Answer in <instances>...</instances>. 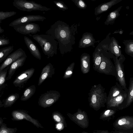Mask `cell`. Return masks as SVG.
Segmentation results:
<instances>
[{
	"instance_id": "obj_1",
	"label": "cell",
	"mask_w": 133,
	"mask_h": 133,
	"mask_svg": "<svg viewBox=\"0 0 133 133\" xmlns=\"http://www.w3.org/2000/svg\"><path fill=\"white\" fill-rule=\"evenodd\" d=\"M77 25L73 24L70 26L66 23L58 20L51 25L45 32V34L51 36L57 40L61 53L63 54L70 52L75 44Z\"/></svg>"
},
{
	"instance_id": "obj_2",
	"label": "cell",
	"mask_w": 133,
	"mask_h": 133,
	"mask_svg": "<svg viewBox=\"0 0 133 133\" xmlns=\"http://www.w3.org/2000/svg\"><path fill=\"white\" fill-rule=\"evenodd\" d=\"M31 36L38 43L44 54L48 58L57 54L58 43L51 36L46 34Z\"/></svg>"
},
{
	"instance_id": "obj_3",
	"label": "cell",
	"mask_w": 133,
	"mask_h": 133,
	"mask_svg": "<svg viewBox=\"0 0 133 133\" xmlns=\"http://www.w3.org/2000/svg\"><path fill=\"white\" fill-rule=\"evenodd\" d=\"M88 94L89 105L94 108L101 107L106 103L107 94L105 88L100 84L92 86Z\"/></svg>"
},
{
	"instance_id": "obj_4",
	"label": "cell",
	"mask_w": 133,
	"mask_h": 133,
	"mask_svg": "<svg viewBox=\"0 0 133 133\" xmlns=\"http://www.w3.org/2000/svg\"><path fill=\"white\" fill-rule=\"evenodd\" d=\"M13 5L20 10L30 12L33 11H47L51 10L41 4L32 1L26 0H14L12 3Z\"/></svg>"
},
{
	"instance_id": "obj_5",
	"label": "cell",
	"mask_w": 133,
	"mask_h": 133,
	"mask_svg": "<svg viewBox=\"0 0 133 133\" xmlns=\"http://www.w3.org/2000/svg\"><path fill=\"white\" fill-rule=\"evenodd\" d=\"M113 59L116 69L117 82L125 91H128V89L127 87L123 65L125 58L123 55L121 54L119 58L114 56Z\"/></svg>"
},
{
	"instance_id": "obj_6",
	"label": "cell",
	"mask_w": 133,
	"mask_h": 133,
	"mask_svg": "<svg viewBox=\"0 0 133 133\" xmlns=\"http://www.w3.org/2000/svg\"><path fill=\"white\" fill-rule=\"evenodd\" d=\"M102 57V61L97 70L100 73L106 75H111L117 77L115 67L110 59L113 58L114 55L110 56L109 54L101 51Z\"/></svg>"
},
{
	"instance_id": "obj_7",
	"label": "cell",
	"mask_w": 133,
	"mask_h": 133,
	"mask_svg": "<svg viewBox=\"0 0 133 133\" xmlns=\"http://www.w3.org/2000/svg\"><path fill=\"white\" fill-rule=\"evenodd\" d=\"M13 28L16 32L23 35L34 34L40 31L38 24L31 22L21 24L14 26Z\"/></svg>"
},
{
	"instance_id": "obj_8",
	"label": "cell",
	"mask_w": 133,
	"mask_h": 133,
	"mask_svg": "<svg viewBox=\"0 0 133 133\" xmlns=\"http://www.w3.org/2000/svg\"><path fill=\"white\" fill-rule=\"evenodd\" d=\"M12 115L14 120L19 121L25 119L32 123L38 128H43L37 120L32 118L26 112L23 110H14L12 112Z\"/></svg>"
},
{
	"instance_id": "obj_9",
	"label": "cell",
	"mask_w": 133,
	"mask_h": 133,
	"mask_svg": "<svg viewBox=\"0 0 133 133\" xmlns=\"http://www.w3.org/2000/svg\"><path fill=\"white\" fill-rule=\"evenodd\" d=\"M26 55L25 52L21 48L10 54L0 66V72L19 58Z\"/></svg>"
},
{
	"instance_id": "obj_10",
	"label": "cell",
	"mask_w": 133,
	"mask_h": 133,
	"mask_svg": "<svg viewBox=\"0 0 133 133\" xmlns=\"http://www.w3.org/2000/svg\"><path fill=\"white\" fill-rule=\"evenodd\" d=\"M46 19L43 16L40 15H29L24 16L17 18L11 22L9 25L10 26L14 27L17 25L31 22L43 21Z\"/></svg>"
},
{
	"instance_id": "obj_11",
	"label": "cell",
	"mask_w": 133,
	"mask_h": 133,
	"mask_svg": "<svg viewBox=\"0 0 133 133\" xmlns=\"http://www.w3.org/2000/svg\"><path fill=\"white\" fill-rule=\"evenodd\" d=\"M128 91H125L120 95L107 101L108 107H122L126 106Z\"/></svg>"
},
{
	"instance_id": "obj_12",
	"label": "cell",
	"mask_w": 133,
	"mask_h": 133,
	"mask_svg": "<svg viewBox=\"0 0 133 133\" xmlns=\"http://www.w3.org/2000/svg\"><path fill=\"white\" fill-rule=\"evenodd\" d=\"M32 69H28L22 71L17 75L13 82L16 87L21 88L30 77L32 74Z\"/></svg>"
},
{
	"instance_id": "obj_13",
	"label": "cell",
	"mask_w": 133,
	"mask_h": 133,
	"mask_svg": "<svg viewBox=\"0 0 133 133\" xmlns=\"http://www.w3.org/2000/svg\"><path fill=\"white\" fill-rule=\"evenodd\" d=\"M26 57V55L21 57L9 65L6 80H8L11 79L16 70L23 65Z\"/></svg>"
},
{
	"instance_id": "obj_14",
	"label": "cell",
	"mask_w": 133,
	"mask_h": 133,
	"mask_svg": "<svg viewBox=\"0 0 133 133\" xmlns=\"http://www.w3.org/2000/svg\"><path fill=\"white\" fill-rule=\"evenodd\" d=\"M24 42L31 54L36 58L41 59V53L35 43L27 36H24Z\"/></svg>"
},
{
	"instance_id": "obj_15",
	"label": "cell",
	"mask_w": 133,
	"mask_h": 133,
	"mask_svg": "<svg viewBox=\"0 0 133 133\" xmlns=\"http://www.w3.org/2000/svg\"><path fill=\"white\" fill-rule=\"evenodd\" d=\"M90 55L88 54L84 53L81 55L80 58L81 70L84 74L88 73L90 69Z\"/></svg>"
},
{
	"instance_id": "obj_16",
	"label": "cell",
	"mask_w": 133,
	"mask_h": 133,
	"mask_svg": "<svg viewBox=\"0 0 133 133\" xmlns=\"http://www.w3.org/2000/svg\"><path fill=\"white\" fill-rule=\"evenodd\" d=\"M122 0H112L107 3L100 4L95 8V14L98 15L105 12L111 7Z\"/></svg>"
},
{
	"instance_id": "obj_17",
	"label": "cell",
	"mask_w": 133,
	"mask_h": 133,
	"mask_svg": "<svg viewBox=\"0 0 133 133\" xmlns=\"http://www.w3.org/2000/svg\"><path fill=\"white\" fill-rule=\"evenodd\" d=\"M94 40L91 34L89 33L84 34L79 41V47L84 48L91 46L94 43Z\"/></svg>"
},
{
	"instance_id": "obj_18",
	"label": "cell",
	"mask_w": 133,
	"mask_h": 133,
	"mask_svg": "<svg viewBox=\"0 0 133 133\" xmlns=\"http://www.w3.org/2000/svg\"><path fill=\"white\" fill-rule=\"evenodd\" d=\"M125 91H126L117 82L116 84L111 88L107 96V101L116 97Z\"/></svg>"
},
{
	"instance_id": "obj_19",
	"label": "cell",
	"mask_w": 133,
	"mask_h": 133,
	"mask_svg": "<svg viewBox=\"0 0 133 133\" xmlns=\"http://www.w3.org/2000/svg\"><path fill=\"white\" fill-rule=\"evenodd\" d=\"M102 59L101 51L100 50H96L93 54V68L97 71L102 61Z\"/></svg>"
},
{
	"instance_id": "obj_20",
	"label": "cell",
	"mask_w": 133,
	"mask_h": 133,
	"mask_svg": "<svg viewBox=\"0 0 133 133\" xmlns=\"http://www.w3.org/2000/svg\"><path fill=\"white\" fill-rule=\"evenodd\" d=\"M109 50L114 56L118 58L121 55V50L119 47L118 45L115 38H113L109 45Z\"/></svg>"
},
{
	"instance_id": "obj_21",
	"label": "cell",
	"mask_w": 133,
	"mask_h": 133,
	"mask_svg": "<svg viewBox=\"0 0 133 133\" xmlns=\"http://www.w3.org/2000/svg\"><path fill=\"white\" fill-rule=\"evenodd\" d=\"M19 97V94L17 93L10 95L3 101V107L7 108L11 107L15 103Z\"/></svg>"
},
{
	"instance_id": "obj_22",
	"label": "cell",
	"mask_w": 133,
	"mask_h": 133,
	"mask_svg": "<svg viewBox=\"0 0 133 133\" xmlns=\"http://www.w3.org/2000/svg\"><path fill=\"white\" fill-rule=\"evenodd\" d=\"M128 89L126 107L129 106L133 101V78L132 77H131L130 78Z\"/></svg>"
},
{
	"instance_id": "obj_23",
	"label": "cell",
	"mask_w": 133,
	"mask_h": 133,
	"mask_svg": "<svg viewBox=\"0 0 133 133\" xmlns=\"http://www.w3.org/2000/svg\"><path fill=\"white\" fill-rule=\"evenodd\" d=\"M14 46H10L0 49V63L4 61L13 51Z\"/></svg>"
},
{
	"instance_id": "obj_24",
	"label": "cell",
	"mask_w": 133,
	"mask_h": 133,
	"mask_svg": "<svg viewBox=\"0 0 133 133\" xmlns=\"http://www.w3.org/2000/svg\"><path fill=\"white\" fill-rule=\"evenodd\" d=\"M122 6H120L117 9L110 13L105 22L106 25H108L114 22L119 15V11Z\"/></svg>"
},
{
	"instance_id": "obj_25",
	"label": "cell",
	"mask_w": 133,
	"mask_h": 133,
	"mask_svg": "<svg viewBox=\"0 0 133 133\" xmlns=\"http://www.w3.org/2000/svg\"><path fill=\"white\" fill-rule=\"evenodd\" d=\"M52 117L54 120L57 123H62L66 126V124L65 118L60 113L55 112L53 113Z\"/></svg>"
},
{
	"instance_id": "obj_26",
	"label": "cell",
	"mask_w": 133,
	"mask_h": 133,
	"mask_svg": "<svg viewBox=\"0 0 133 133\" xmlns=\"http://www.w3.org/2000/svg\"><path fill=\"white\" fill-rule=\"evenodd\" d=\"M9 67V66L0 72V87L4 84L6 80V77Z\"/></svg>"
},
{
	"instance_id": "obj_27",
	"label": "cell",
	"mask_w": 133,
	"mask_h": 133,
	"mask_svg": "<svg viewBox=\"0 0 133 133\" xmlns=\"http://www.w3.org/2000/svg\"><path fill=\"white\" fill-rule=\"evenodd\" d=\"M33 92V90L31 87L27 88L24 91L21 100L23 101L28 100L31 97Z\"/></svg>"
},
{
	"instance_id": "obj_28",
	"label": "cell",
	"mask_w": 133,
	"mask_h": 133,
	"mask_svg": "<svg viewBox=\"0 0 133 133\" xmlns=\"http://www.w3.org/2000/svg\"><path fill=\"white\" fill-rule=\"evenodd\" d=\"M17 12L14 11H0V23L2 21L16 15Z\"/></svg>"
},
{
	"instance_id": "obj_29",
	"label": "cell",
	"mask_w": 133,
	"mask_h": 133,
	"mask_svg": "<svg viewBox=\"0 0 133 133\" xmlns=\"http://www.w3.org/2000/svg\"><path fill=\"white\" fill-rule=\"evenodd\" d=\"M125 51L126 54L133 57V42L130 41L125 46Z\"/></svg>"
},
{
	"instance_id": "obj_30",
	"label": "cell",
	"mask_w": 133,
	"mask_h": 133,
	"mask_svg": "<svg viewBox=\"0 0 133 133\" xmlns=\"http://www.w3.org/2000/svg\"><path fill=\"white\" fill-rule=\"evenodd\" d=\"M17 129L16 128H8L3 124L0 128V133H15Z\"/></svg>"
},
{
	"instance_id": "obj_31",
	"label": "cell",
	"mask_w": 133,
	"mask_h": 133,
	"mask_svg": "<svg viewBox=\"0 0 133 133\" xmlns=\"http://www.w3.org/2000/svg\"><path fill=\"white\" fill-rule=\"evenodd\" d=\"M53 2L56 7L60 10L64 11L68 9L67 6L62 1H54Z\"/></svg>"
},
{
	"instance_id": "obj_32",
	"label": "cell",
	"mask_w": 133,
	"mask_h": 133,
	"mask_svg": "<svg viewBox=\"0 0 133 133\" xmlns=\"http://www.w3.org/2000/svg\"><path fill=\"white\" fill-rule=\"evenodd\" d=\"M78 8L84 9L87 7L85 3L82 0H71Z\"/></svg>"
},
{
	"instance_id": "obj_33",
	"label": "cell",
	"mask_w": 133,
	"mask_h": 133,
	"mask_svg": "<svg viewBox=\"0 0 133 133\" xmlns=\"http://www.w3.org/2000/svg\"><path fill=\"white\" fill-rule=\"evenodd\" d=\"M10 43L9 39L0 37V46L7 45Z\"/></svg>"
},
{
	"instance_id": "obj_34",
	"label": "cell",
	"mask_w": 133,
	"mask_h": 133,
	"mask_svg": "<svg viewBox=\"0 0 133 133\" xmlns=\"http://www.w3.org/2000/svg\"><path fill=\"white\" fill-rule=\"evenodd\" d=\"M65 127L64 125L62 123H57L56 124V128L58 130L61 131Z\"/></svg>"
},
{
	"instance_id": "obj_35",
	"label": "cell",
	"mask_w": 133,
	"mask_h": 133,
	"mask_svg": "<svg viewBox=\"0 0 133 133\" xmlns=\"http://www.w3.org/2000/svg\"><path fill=\"white\" fill-rule=\"evenodd\" d=\"M126 120L125 118H122L118 121V124L120 125H122L125 124L126 123Z\"/></svg>"
},
{
	"instance_id": "obj_36",
	"label": "cell",
	"mask_w": 133,
	"mask_h": 133,
	"mask_svg": "<svg viewBox=\"0 0 133 133\" xmlns=\"http://www.w3.org/2000/svg\"><path fill=\"white\" fill-rule=\"evenodd\" d=\"M48 76V74L47 72H45L43 73L41 76V80H44Z\"/></svg>"
},
{
	"instance_id": "obj_37",
	"label": "cell",
	"mask_w": 133,
	"mask_h": 133,
	"mask_svg": "<svg viewBox=\"0 0 133 133\" xmlns=\"http://www.w3.org/2000/svg\"><path fill=\"white\" fill-rule=\"evenodd\" d=\"M113 111L111 110L108 109L106 110L104 113V114L106 116L108 115L110 113H111Z\"/></svg>"
},
{
	"instance_id": "obj_38",
	"label": "cell",
	"mask_w": 133,
	"mask_h": 133,
	"mask_svg": "<svg viewBox=\"0 0 133 133\" xmlns=\"http://www.w3.org/2000/svg\"><path fill=\"white\" fill-rule=\"evenodd\" d=\"M77 119L79 120H81L83 119L84 118V116L83 115L81 114H78L76 116Z\"/></svg>"
},
{
	"instance_id": "obj_39",
	"label": "cell",
	"mask_w": 133,
	"mask_h": 133,
	"mask_svg": "<svg viewBox=\"0 0 133 133\" xmlns=\"http://www.w3.org/2000/svg\"><path fill=\"white\" fill-rule=\"evenodd\" d=\"M4 30L1 28L0 24V34L4 32Z\"/></svg>"
},
{
	"instance_id": "obj_40",
	"label": "cell",
	"mask_w": 133,
	"mask_h": 133,
	"mask_svg": "<svg viewBox=\"0 0 133 133\" xmlns=\"http://www.w3.org/2000/svg\"><path fill=\"white\" fill-rule=\"evenodd\" d=\"M4 104L3 102L0 100V108L3 107Z\"/></svg>"
}]
</instances>
